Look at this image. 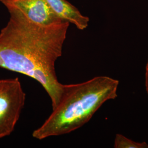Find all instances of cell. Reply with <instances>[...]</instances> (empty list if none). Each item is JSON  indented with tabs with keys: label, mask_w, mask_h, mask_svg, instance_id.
Here are the masks:
<instances>
[{
	"label": "cell",
	"mask_w": 148,
	"mask_h": 148,
	"mask_svg": "<svg viewBox=\"0 0 148 148\" xmlns=\"http://www.w3.org/2000/svg\"><path fill=\"white\" fill-rule=\"evenodd\" d=\"M8 11L10 20L0 32V68L37 81L49 96L53 109L64 88L57 79L55 64L62 55L70 23L40 25L18 11Z\"/></svg>",
	"instance_id": "1"
},
{
	"label": "cell",
	"mask_w": 148,
	"mask_h": 148,
	"mask_svg": "<svg viewBox=\"0 0 148 148\" xmlns=\"http://www.w3.org/2000/svg\"><path fill=\"white\" fill-rule=\"evenodd\" d=\"M119 82L106 76L82 83L64 85L60 101L41 125L32 132L38 140L73 132L83 126L106 101L117 97Z\"/></svg>",
	"instance_id": "2"
},
{
	"label": "cell",
	"mask_w": 148,
	"mask_h": 148,
	"mask_svg": "<svg viewBox=\"0 0 148 148\" xmlns=\"http://www.w3.org/2000/svg\"><path fill=\"white\" fill-rule=\"evenodd\" d=\"M26 99L18 78L0 79V138L11 134Z\"/></svg>",
	"instance_id": "3"
},
{
	"label": "cell",
	"mask_w": 148,
	"mask_h": 148,
	"mask_svg": "<svg viewBox=\"0 0 148 148\" xmlns=\"http://www.w3.org/2000/svg\"><path fill=\"white\" fill-rule=\"evenodd\" d=\"M8 10L20 12L32 23L43 26L64 21L52 10L46 0H0Z\"/></svg>",
	"instance_id": "4"
},
{
	"label": "cell",
	"mask_w": 148,
	"mask_h": 148,
	"mask_svg": "<svg viewBox=\"0 0 148 148\" xmlns=\"http://www.w3.org/2000/svg\"><path fill=\"white\" fill-rule=\"evenodd\" d=\"M53 12L59 18L74 24L81 30L86 29L90 21L79 10L66 0H46Z\"/></svg>",
	"instance_id": "5"
},
{
	"label": "cell",
	"mask_w": 148,
	"mask_h": 148,
	"mask_svg": "<svg viewBox=\"0 0 148 148\" xmlns=\"http://www.w3.org/2000/svg\"><path fill=\"white\" fill-rule=\"evenodd\" d=\"M114 147L115 148H148V144L145 142H135L122 134H117Z\"/></svg>",
	"instance_id": "6"
},
{
	"label": "cell",
	"mask_w": 148,
	"mask_h": 148,
	"mask_svg": "<svg viewBox=\"0 0 148 148\" xmlns=\"http://www.w3.org/2000/svg\"><path fill=\"white\" fill-rule=\"evenodd\" d=\"M145 88L148 95V59L147 63L145 67Z\"/></svg>",
	"instance_id": "7"
}]
</instances>
